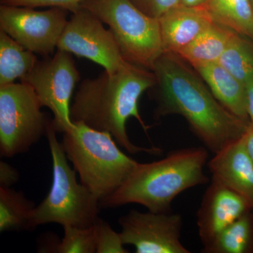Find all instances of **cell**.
Here are the masks:
<instances>
[{"label":"cell","instance_id":"4fadbf2b","mask_svg":"<svg viewBox=\"0 0 253 253\" xmlns=\"http://www.w3.org/2000/svg\"><path fill=\"white\" fill-rule=\"evenodd\" d=\"M208 166L212 180L244 197L253 210V161L244 134L214 154Z\"/></svg>","mask_w":253,"mask_h":253},{"label":"cell","instance_id":"8992f818","mask_svg":"<svg viewBox=\"0 0 253 253\" xmlns=\"http://www.w3.org/2000/svg\"><path fill=\"white\" fill-rule=\"evenodd\" d=\"M81 6L109 26L126 61L151 71L164 53L157 18L131 0H86Z\"/></svg>","mask_w":253,"mask_h":253},{"label":"cell","instance_id":"f1b7e54d","mask_svg":"<svg viewBox=\"0 0 253 253\" xmlns=\"http://www.w3.org/2000/svg\"><path fill=\"white\" fill-rule=\"evenodd\" d=\"M207 1L208 0H181V4L188 7H202Z\"/></svg>","mask_w":253,"mask_h":253},{"label":"cell","instance_id":"ac0fdd59","mask_svg":"<svg viewBox=\"0 0 253 253\" xmlns=\"http://www.w3.org/2000/svg\"><path fill=\"white\" fill-rule=\"evenodd\" d=\"M38 61L35 53L0 31V86L21 80L35 67Z\"/></svg>","mask_w":253,"mask_h":253},{"label":"cell","instance_id":"603a6c76","mask_svg":"<svg viewBox=\"0 0 253 253\" xmlns=\"http://www.w3.org/2000/svg\"><path fill=\"white\" fill-rule=\"evenodd\" d=\"M96 231V253H127L120 233L109 223L99 218L94 224Z\"/></svg>","mask_w":253,"mask_h":253},{"label":"cell","instance_id":"d6986e66","mask_svg":"<svg viewBox=\"0 0 253 253\" xmlns=\"http://www.w3.org/2000/svg\"><path fill=\"white\" fill-rule=\"evenodd\" d=\"M36 207L21 191L0 186V231L33 230Z\"/></svg>","mask_w":253,"mask_h":253},{"label":"cell","instance_id":"83f0119b","mask_svg":"<svg viewBox=\"0 0 253 253\" xmlns=\"http://www.w3.org/2000/svg\"><path fill=\"white\" fill-rule=\"evenodd\" d=\"M244 136L248 151L253 161V123L250 122Z\"/></svg>","mask_w":253,"mask_h":253},{"label":"cell","instance_id":"6da1fadb","mask_svg":"<svg viewBox=\"0 0 253 253\" xmlns=\"http://www.w3.org/2000/svg\"><path fill=\"white\" fill-rule=\"evenodd\" d=\"M151 71L155 83L150 89H154L156 116H182L196 137L214 154L244 135L250 122L226 109L178 55L163 53Z\"/></svg>","mask_w":253,"mask_h":253},{"label":"cell","instance_id":"ffe728a7","mask_svg":"<svg viewBox=\"0 0 253 253\" xmlns=\"http://www.w3.org/2000/svg\"><path fill=\"white\" fill-rule=\"evenodd\" d=\"M253 249V220L251 212L223 229L203 248L204 253H247Z\"/></svg>","mask_w":253,"mask_h":253},{"label":"cell","instance_id":"f546056e","mask_svg":"<svg viewBox=\"0 0 253 253\" xmlns=\"http://www.w3.org/2000/svg\"><path fill=\"white\" fill-rule=\"evenodd\" d=\"M251 4H252L253 8V0H251Z\"/></svg>","mask_w":253,"mask_h":253},{"label":"cell","instance_id":"2e32d148","mask_svg":"<svg viewBox=\"0 0 253 253\" xmlns=\"http://www.w3.org/2000/svg\"><path fill=\"white\" fill-rule=\"evenodd\" d=\"M235 32L214 22L178 54L195 68L217 63Z\"/></svg>","mask_w":253,"mask_h":253},{"label":"cell","instance_id":"ba28073f","mask_svg":"<svg viewBox=\"0 0 253 253\" xmlns=\"http://www.w3.org/2000/svg\"><path fill=\"white\" fill-rule=\"evenodd\" d=\"M80 79L71 54L57 49L51 57L38 61L21 82L31 86L42 106L52 112L55 131L64 133L75 126L71 118V99Z\"/></svg>","mask_w":253,"mask_h":253},{"label":"cell","instance_id":"9a60e30c","mask_svg":"<svg viewBox=\"0 0 253 253\" xmlns=\"http://www.w3.org/2000/svg\"><path fill=\"white\" fill-rule=\"evenodd\" d=\"M214 97L233 115L251 122L248 113L246 84L236 79L219 63L195 68Z\"/></svg>","mask_w":253,"mask_h":253},{"label":"cell","instance_id":"cb8c5ba5","mask_svg":"<svg viewBox=\"0 0 253 253\" xmlns=\"http://www.w3.org/2000/svg\"><path fill=\"white\" fill-rule=\"evenodd\" d=\"M86 0H1V4L9 6H23L34 8L59 7L63 8L73 13L81 7V4Z\"/></svg>","mask_w":253,"mask_h":253},{"label":"cell","instance_id":"484cf974","mask_svg":"<svg viewBox=\"0 0 253 253\" xmlns=\"http://www.w3.org/2000/svg\"><path fill=\"white\" fill-rule=\"evenodd\" d=\"M19 179V172L16 168L4 161L0 162V186L11 187Z\"/></svg>","mask_w":253,"mask_h":253},{"label":"cell","instance_id":"7a4b0ae2","mask_svg":"<svg viewBox=\"0 0 253 253\" xmlns=\"http://www.w3.org/2000/svg\"><path fill=\"white\" fill-rule=\"evenodd\" d=\"M154 83L152 71L129 62L115 72L104 71L98 77L84 80L73 97L71 120L109 133L129 154L161 155V148L141 147L133 144L126 129L128 120L134 118L147 134L150 126L141 117L139 101L143 93Z\"/></svg>","mask_w":253,"mask_h":253},{"label":"cell","instance_id":"3957f363","mask_svg":"<svg viewBox=\"0 0 253 253\" xmlns=\"http://www.w3.org/2000/svg\"><path fill=\"white\" fill-rule=\"evenodd\" d=\"M208 158L207 148L196 146L170 151L154 162L139 163L122 185L100 201V206L115 208L136 204L151 212H171L176 196L209 182L204 173Z\"/></svg>","mask_w":253,"mask_h":253},{"label":"cell","instance_id":"277c9868","mask_svg":"<svg viewBox=\"0 0 253 253\" xmlns=\"http://www.w3.org/2000/svg\"><path fill=\"white\" fill-rule=\"evenodd\" d=\"M74 125L63 133V151L82 184L101 201L122 185L139 162L123 153L109 133Z\"/></svg>","mask_w":253,"mask_h":253},{"label":"cell","instance_id":"7402d4cb","mask_svg":"<svg viewBox=\"0 0 253 253\" xmlns=\"http://www.w3.org/2000/svg\"><path fill=\"white\" fill-rule=\"evenodd\" d=\"M64 235L58 241L54 253H95L96 251V231L95 225L87 228L63 226Z\"/></svg>","mask_w":253,"mask_h":253},{"label":"cell","instance_id":"4316f807","mask_svg":"<svg viewBox=\"0 0 253 253\" xmlns=\"http://www.w3.org/2000/svg\"><path fill=\"white\" fill-rule=\"evenodd\" d=\"M246 89L248 113H249L250 121L253 123V77L246 83Z\"/></svg>","mask_w":253,"mask_h":253},{"label":"cell","instance_id":"e0dca14e","mask_svg":"<svg viewBox=\"0 0 253 253\" xmlns=\"http://www.w3.org/2000/svg\"><path fill=\"white\" fill-rule=\"evenodd\" d=\"M204 7L214 22L253 41L251 0H208Z\"/></svg>","mask_w":253,"mask_h":253},{"label":"cell","instance_id":"7c38bea8","mask_svg":"<svg viewBox=\"0 0 253 253\" xmlns=\"http://www.w3.org/2000/svg\"><path fill=\"white\" fill-rule=\"evenodd\" d=\"M252 210L244 197L212 179L197 212L198 231L203 246Z\"/></svg>","mask_w":253,"mask_h":253},{"label":"cell","instance_id":"52a82bcc","mask_svg":"<svg viewBox=\"0 0 253 253\" xmlns=\"http://www.w3.org/2000/svg\"><path fill=\"white\" fill-rule=\"evenodd\" d=\"M41 101L26 83L0 86V154H24L46 135L51 120L41 111Z\"/></svg>","mask_w":253,"mask_h":253},{"label":"cell","instance_id":"5bb4252c","mask_svg":"<svg viewBox=\"0 0 253 253\" xmlns=\"http://www.w3.org/2000/svg\"><path fill=\"white\" fill-rule=\"evenodd\" d=\"M158 21L164 53L176 55L214 23L204 6L183 5L168 11Z\"/></svg>","mask_w":253,"mask_h":253},{"label":"cell","instance_id":"d4e9b609","mask_svg":"<svg viewBox=\"0 0 253 253\" xmlns=\"http://www.w3.org/2000/svg\"><path fill=\"white\" fill-rule=\"evenodd\" d=\"M138 9L151 17L159 19L168 11L180 6L181 0H131Z\"/></svg>","mask_w":253,"mask_h":253},{"label":"cell","instance_id":"8fae6325","mask_svg":"<svg viewBox=\"0 0 253 253\" xmlns=\"http://www.w3.org/2000/svg\"><path fill=\"white\" fill-rule=\"evenodd\" d=\"M118 223L123 244L134 246L136 253H190L181 242L183 220L179 214L132 209Z\"/></svg>","mask_w":253,"mask_h":253},{"label":"cell","instance_id":"30bf717a","mask_svg":"<svg viewBox=\"0 0 253 253\" xmlns=\"http://www.w3.org/2000/svg\"><path fill=\"white\" fill-rule=\"evenodd\" d=\"M84 8L73 13L60 37L57 49L67 51L115 72L126 62L111 30Z\"/></svg>","mask_w":253,"mask_h":253},{"label":"cell","instance_id":"9c48e42d","mask_svg":"<svg viewBox=\"0 0 253 253\" xmlns=\"http://www.w3.org/2000/svg\"><path fill=\"white\" fill-rule=\"evenodd\" d=\"M68 10L51 7L45 11L33 8L0 6V31L36 54L49 56L57 49L60 37L67 24Z\"/></svg>","mask_w":253,"mask_h":253},{"label":"cell","instance_id":"44dd1931","mask_svg":"<svg viewBox=\"0 0 253 253\" xmlns=\"http://www.w3.org/2000/svg\"><path fill=\"white\" fill-rule=\"evenodd\" d=\"M217 63L244 84L253 77V49L237 33L231 38Z\"/></svg>","mask_w":253,"mask_h":253},{"label":"cell","instance_id":"5b68a950","mask_svg":"<svg viewBox=\"0 0 253 253\" xmlns=\"http://www.w3.org/2000/svg\"><path fill=\"white\" fill-rule=\"evenodd\" d=\"M56 133L51 120L46 136L52 159V184L44 201L35 208L32 228L50 223L90 227L99 218L100 200L84 184L78 182L76 171L68 165Z\"/></svg>","mask_w":253,"mask_h":253}]
</instances>
